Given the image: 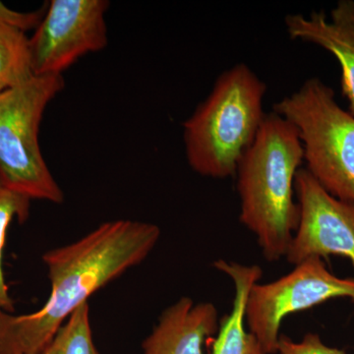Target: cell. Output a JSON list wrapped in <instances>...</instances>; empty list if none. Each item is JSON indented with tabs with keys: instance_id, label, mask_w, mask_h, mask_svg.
I'll use <instances>...</instances> for the list:
<instances>
[{
	"instance_id": "6da1fadb",
	"label": "cell",
	"mask_w": 354,
	"mask_h": 354,
	"mask_svg": "<svg viewBox=\"0 0 354 354\" xmlns=\"http://www.w3.org/2000/svg\"><path fill=\"white\" fill-rule=\"evenodd\" d=\"M160 234L157 225L145 221H106L78 241L46 251L50 297L34 313L0 311V354H41L75 310L147 259Z\"/></svg>"
},
{
	"instance_id": "7a4b0ae2",
	"label": "cell",
	"mask_w": 354,
	"mask_h": 354,
	"mask_svg": "<svg viewBox=\"0 0 354 354\" xmlns=\"http://www.w3.org/2000/svg\"><path fill=\"white\" fill-rule=\"evenodd\" d=\"M304 160L297 130L266 113L257 137L237 167L239 221L255 235L266 260L286 257L299 221L295 178Z\"/></svg>"
},
{
	"instance_id": "3957f363",
	"label": "cell",
	"mask_w": 354,
	"mask_h": 354,
	"mask_svg": "<svg viewBox=\"0 0 354 354\" xmlns=\"http://www.w3.org/2000/svg\"><path fill=\"white\" fill-rule=\"evenodd\" d=\"M266 91V84L244 64L218 76L208 97L183 123L186 158L193 171L215 179L235 176L264 120Z\"/></svg>"
},
{
	"instance_id": "277c9868",
	"label": "cell",
	"mask_w": 354,
	"mask_h": 354,
	"mask_svg": "<svg viewBox=\"0 0 354 354\" xmlns=\"http://www.w3.org/2000/svg\"><path fill=\"white\" fill-rule=\"evenodd\" d=\"M64 86L62 74H44L0 93V181L31 200L64 202L39 141L44 111Z\"/></svg>"
},
{
	"instance_id": "5b68a950",
	"label": "cell",
	"mask_w": 354,
	"mask_h": 354,
	"mask_svg": "<svg viewBox=\"0 0 354 354\" xmlns=\"http://www.w3.org/2000/svg\"><path fill=\"white\" fill-rule=\"evenodd\" d=\"M274 111L299 135L307 171L330 195L354 204V115L319 78L283 97Z\"/></svg>"
},
{
	"instance_id": "8992f818",
	"label": "cell",
	"mask_w": 354,
	"mask_h": 354,
	"mask_svg": "<svg viewBox=\"0 0 354 354\" xmlns=\"http://www.w3.org/2000/svg\"><path fill=\"white\" fill-rule=\"evenodd\" d=\"M335 298L354 301V279L339 278L322 259L310 258L281 278L253 286L246 304L247 328L266 354L276 353L286 317Z\"/></svg>"
},
{
	"instance_id": "52a82bcc",
	"label": "cell",
	"mask_w": 354,
	"mask_h": 354,
	"mask_svg": "<svg viewBox=\"0 0 354 354\" xmlns=\"http://www.w3.org/2000/svg\"><path fill=\"white\" fill-rule=\"evenodd\" d=\"M106 0H51L29 39L34 75L62 74L88 53L108 46Z\"/></svg>"
},
{
	"instance_id": "ba28073f",
	"label": "cell",
	"mask_w": 354,
	"mask_h": 354,
	"mask_svg": "<svg viewBox=\"0 0 354 354\" xmlns=\"http://www.w3.org/2000/svg\"><path fill=\"white\" fill-rule=\"evenodd\" d=\"M299 221L286 258L295 266L310 258L339 255L354 269V204L327 192L306 169L295 178Z\"/></svg>"
},
{
	"instance_id": "9c48e42d",
	"label": "cell",
	"mask_w": 354,
	"mask_h": 354,
	"mask_svg": "<svg viewBox=\"0 0 354 354\" xmlns=\"http://www.w3.org/2000/svg\"><path fill=\"white\" fill-rule=\"evenodd\" d=\"M218 309L211 302L183 297L167 307L142 344L144 354H204L218 333Z\"/></svg>"
},
{
	"instance_id": "30bf717a",
	"label": "cell",
	"mask_w": 354,
	"mask_h": 354,
	"mask_svg": "<svg viewBox=\"0 0 354 354\" xmlns=\"http://www.w3.org/2000/svg\"><path fill=\"white\" fill-rule=\"evenodd\" d=\"M286 31L292 39L308 41L334 55L342 68V94L348 99L354 115V1L341 0L330 11L309 16H286Z\"/></svg>"
},
{
	"instance_id": "8fae6325",
	"label": "cell",
	"mask_w": 354,
	"mask_h": 354,
	"mask_svg": "<svg viewBox=\"0 0 354 354\" xmlns=\"http://www.w3.org/2000/svg\"><path fill=\"white\" fill-rule=\"evenodd\" d=\"M214 268L227 274L234 286L232 310L220 320L213 342L212 354H266L255 335L246 327L245 310L249 293L260 281L262 269L257 265H244L223 259Z\"/></svg>"
},
{
	"instance_id": "7c38bea8",
	"label": "cell",
	"mask_w": 354,
	"mask_h": 354,
	"mask_svg": "<svg viewBox=\"0 0 354 354\" xmlns=\"http://www.w3.org/2000/svg\"><path fill=\"white\" fill-rule=\"evenodd\" d=\"M34 75L26 32L0 24V93Z\"/></svg>"
},
{
	"instance_id": "4fadbf2b",
	"label": "cell",
	"mask_w": 354,
	"mask_h": 354,
	"mask_svg": "<svg viewBox=\"0 0 354 354\" xmlns=\"http://www.w3.org/2000/svg\"><path fill=\"white\" fill-rule=\"evenodd\" d=\"M41 354H100L93 339L88 304L71 314Z\"/></svg>"
},
{
	"instance_id": "5bb4252c",
	"label": "cell",
	"mask_w": 354,
	"mask_h": 354,
	"mask_svg": "<svg viewBox=\"0 0 354 354\" xmlns=\"http://www.w3.org/2000/svg\"><path fill=\"white\" fill-rule=\"evenodd\" d=\"M31 201L30 198L9 189L0 181V311L6 313L13 314L15 311L2 269V253L6 246L7 230L13 220L24 223L29 218Z\"/></svg>"
},
{
	"instance_id": "9a60e30c",
	"label": "cell",
	"mask_w": 354,
	"mask_h": 354,
	"mask_svg": "<svg viewBox=\"0 0 354 354\" xmlns=\"http://www.w3.org/2000/svg\"><path fill=\"white\" fill-rule=\"evenodd\" d=\"M278 354H346L341 349L326 346L317 334H306L302 341L295 342L286 335H281L277 353Z\"/></svg>"
},
{
	"instance_id": "2e32d148",
	"label": "cell",
	"mask_w": 354,
	"mask_h": 354,
	"mask_svg": "<svg viewBox=\"0 0 354 354\" xmlns=\"http://www.w3.org/2000/svg\"><path fill=\"white\" fill-rule=\"evenodd\" d=\"M44 12V8L32 12H18L0 1V24L10 26L26 32L38 27L39 22L43 19Z\"/></svg>"
}]
</instances>
